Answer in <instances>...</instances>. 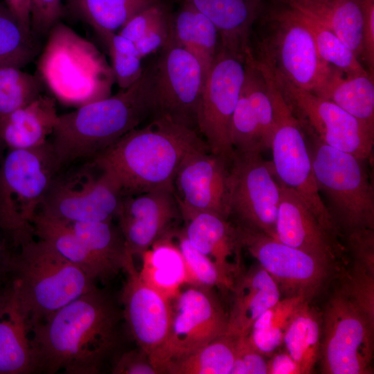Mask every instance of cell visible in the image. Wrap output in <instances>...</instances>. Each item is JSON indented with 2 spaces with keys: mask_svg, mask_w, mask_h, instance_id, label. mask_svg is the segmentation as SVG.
I'll return each mask as SVG.
<instances>
[{
  "mask_svg": "<svg viewBox=\"0 0 374 374\" xmlns=\"http://www.w3.org/2000/svg\"><path fill=\"white\" fill-rule=\"evenodd\" d=\"M122 310L96 285L30 332L34 373L96 374L119 344Z\"/></svg>",
  "mask_w": 374,
  "mask_h": 374,
  "instance_id": "6da1fadb",
  "label": "cell"
},
{
  "mask_svg": "<svg viewBox=\"0 0 374 374\" xmlns=\"http://www.w3.org/2000/svg\"><path fill=\"white\" fill-rule=\"evenodd\" d=\"M10 253L1 290V314L19 319L28 333L96 284L47 242L31 238Z\"/></svg>",
  "mask_w": 374,
  "mask_h": 374,
  "instance_id": "7a4b0ae2",
  "label": "cell"
},
{
  "mask_svg": "<svg viewBox=\"0 0 374 374\" xmlns=\"http://www.w3.org/2000/svg\"><path fill=\"white\" fill-rule=\"evenodd\" d=\"M154 87L153 61L129 87L59 115L49 141L61 167L93 159L153 116Z\"/></svg>",
  "mask_w": 374,
  "mask_h": 374,
  "instance_id": "3957f363",
  "label": "cell"
},
{
  "mask_svg": "<svg viewBox=\"0 0 374 374\" xmlns=\"http://www.w3.org/2000/svg\"><path fill=\"white\" fill-rule=\"evenodd\" d=\"M208 148L200 134L159 116L136 128L91 160L119 182L124 195L173 188L175 175L185 157ZM209 149V148H208Z\"/></svg>",
  "mask_w": 374,
  "mask_h": 374,
  "instance_id": "277c9868",
  "label": "cell"
},
{
  "mask_svg": "<svg viewBox=\"0 0 374 374\" xmlns=\"http://www.w3.org/2000/svg\"><path fill=\"white\" fill-rule=\"evenodd\" d=\"M37 69L55 100L75 109L111 96L115 82L103 54L61 21L48 32Z\"/></svg>",
  "mask_w": 374,
  "mask_h": 374,
  "instance_id": "5b68a950",
  "label": "cell"
},
{
  "mask_svg": "<svg viewBox=\"0 0 374 374\" xmlns=\"http://www.w3.org/2000/svg\"><path fill=\"white\" fill-rule=\"evenodd\" d=\"M264 13L256 51L249 53L296 87L316 93L321 87L330 64L320 57L312 33L300 11L283 0Z\"/></svg>",
  "mask_w": 374,
  "mask_h": 374,
  "instance_id": "8992f818",
  "label": "cell"
},
{
  "mask_svg": "<svg viewBox=\"0 0 374 374\" xmlns=\"http://www.w3.org/2000/svg\"><path fill=\"white\" fill-rule=\"evenodd\" d=\"M61 166L51 142L8 150L0 163V229L15 247L34 237L33 220Z\"/></svg>",
  "mask_w": 374,
  "mask_h": 374,
  "instance_id": "52a82bcc",
  "label": "cell"
},
{
  "mask_svg": "<svg viewBox=\"0 0 374 374\" xmlns=\"http://www.w3.org/2000/svg\"><path fill=\"white\" fill-rule=\"evenodd\" d=\"M258 67L265 76L274 109L270 149L275 175L279 183L300 197L322 226L339 239L341 233L321 199L316 181L305 132L268 69L264 65Z\"/></svg>",
  "mask_w": 374,
  "mask_h": 374,
  "instance_id": "ba28073f",
  "label": "cell"
},
{
  "mask_svg": "<svg viewBox=\"0 0 374 374\" xmlns=\"http://www.w3.org/2000/svg\"><path fill=\"white\" fill-rule=\"evenodd\" d=\"M312 137L309 148L316 181L340 231L374 229V191L367 161Z\"/></svg>",
  "mask_w": 374,
  "mask_h": 374,
  "instance_id": "9c48e42d",
  "label": "cell"
},
{
  "mask_svg": "<svg viewBox=\"0 0 374 374\" xmlns=\"http://www.w3.org/2000/svg\"><path fill=\"white\" fill-rule=\"evenodd\" d=\"M374 317L341 285L322 313L320 357L326 374L373 373Z\"/></svg>",
  "mask_w": 374,
  "mask_h": 374,
  "instance_id": "30bf717a",
  "label": "cell"
},
{
  "mask_svg": "<svg viewBox=\"0 0 374 374\" xmlns=\"http://www.w3.org/2000/svg\"><path fill=\"white\" fill-rule=\"evenodd\" d=\"M94 162V161H93ZM92 160L75 171L58 173L52 181L39 211L62 221H113L125 196L118 180Z\"/></svg>",
  "mask_w": 374,
  "mask_h": 374,
  "instance_id": "8fae6325",
  "label": "cell"
},
{
  "mask_svg": "<svg viewBox=\"0 0 374 374\" xmlns=\"http://www.w3.org/2000/svg\"><path fill=\"white\" fill-rule=\"evenodd\" d=\"M173 300L167 337L150 357L158 373L226 333L228 313L211 288L190 285Z\"/></svg>",
  "mask_w": 374,
  "mask_h": 374,
  "instance_id": "7c38bea8",
  "label": "cell"
},
{
  "mask_svg": "<svg viewBox=\"0 0 374 374\" xmlns=\"http://www.w3.org/2000/svg\"><path fill=\"white\" fill-rule=\"evenodd\" d=\"M268 70L305 131L330 147L363 160L370 159L374 130L334 103L300 89Z\"/></svg>",
  "mask_w": 374,
  "mask_h": 374,
  "instance_id": "4fadbf2b",
  "label": "cell"
},
{
  "mask_svg": "<svg viewBox=\"0 0 374 374\" xmlns=\"http://www.w3.org/2000/svg\"><path fill=\"white\" fill-rule=\"evenodd\" d=\"M236 226L242 248L269 273L285 297L301 296L310 302L338 271L335 262L285 244L262 232Z\"/></svg>",
  "mask_w": 374,
  "mask_h": 374,
  "instance_id": "5bb4252c",
  "label": "cell"
},
{
  "mask_svg": "<svg viewBox=\"0 0 374 374\" xmlns=\"http://www.w3.org/2000/svg\"><path fill=\"white\" fill-rule=\"evenodd\" d=\"M229 170V217L276 239L280 187L271 162L262 153L234 152Z\"/></svg>",
  "mask_w": 374,
  "mask_h": 374,
  "instance_id": "9a60e30c",
  "label": "cell"
},
{
  "mask_svg": "<svg viewBox=\"0 0 374 374\" xmlns=\"http://www.w3.org/2000/svg\"><path fill=\"white\" fill-rule=\"evenodd\" d=\"M159 51L154 60L152 117L165 118L199 133L198 116L206 81L202 66L195 57L170 35Z\"/></svg>",
  "mask_w": 374,
  "mask_h": 374,
  "instance_id": "2e32d148",
  "label": "cell"
},
{
  "mask_svg": "<svg viewBox=\"0 0 374 374\" xmlns=\"http://www.w3.org/2000/svg\"><path fill=\"white\" fill-rule=\"evenodd\" d=\"M245 75V57L219 46L205 81L198 116V131L211 153L231 162V119Z\"/></svg>",
  "mask_w": 374,
  "mask_h": 374,
  "instance_id": "e0dca14e",
  "label": "cell"
},
{
  "mask_svg": "<svg viewBox=\"0 0 374 374\" xmlns=\"http://www.w3.org/2000/svg\"><path fill=\"white\" fill-rule=\"evenodd\" d=\"M229 166L230 162L208 148L193 151L185 157L173 181L184 222L200 213L229 218Z\"/></svg>",
  "mask_w": 374,
  "mask_h": 374,
  "instance_id": "ac0fdd59",
  "label": "cell"
},
{
  "mask_svg": "<svg viewBox=\"0 0 374 374\" xmlns=\"http://www.w3.org/2000/svg\"><path fill=\"white\" fill-rule=\"evenodd\" d=\"M179 215L173 188L125 195L116 219L129 253L141 258L156 241L172 232L171 224Z\"/></svg>",
  "mask_w": 374,
  "mask_h": 374,
  "instance_id": "d6986e66",
  "label": "cell"
},
{
  "mask_svg": "<svg viewBox=\"0 0 374 374\" xmlns=\"http://www.w3.org/2000/svg\"><path fill=\"white\" fill-rule=\"evenodd\" d=\"M133 258L124 269L127 274L121 293L123 319L138 347L149 357L161 346L168 333L172 305L140 276Z\"/></svg>",
  "mask_w": 374,
  "mask_h": 374,
  "instance_id": "ffe728a7",
  "label": "cell"
},
{
  "mask_svg": "<svg viewBox=\"0 0 374 374\" xmlns=\"http://www.w3.org/2000/svg\"><path fill=\"white\" fill-rule=\"evenodd\" d=\"M274 128V109L266 80L258 73H249L231 119L230 140L234 152L262 153L270 149Z\"/></svg>",
  "mask_w": 374,
  "mask_h": 374,
  "instance_id": "44dd1931",
  "label": "cell"
},
{
  "mask_svg": "<svg viewBox=\"0 0 374 374\" xmlns=\"http://www.w3.org/2000/svg\"><path fill=\"white\" fill-rule=\"evenodd\" d=\"M280 198L276 239L292 247L337 264L344 247L326 231L300 197L279 183Z\"/></svg>",
  "mask_w": 374,
  "mask_h": 374,
  "instance_id": "7402d4cb",
  "label": "cell"
},
{
  "mask_svg": "<svg viewBox=\"0 0 374 374\" xmlns=\"http://www.w3.org/2000/svg\"><path fill=\"white\" fill-rule=\"evenodd\" d=\"M189 242L215 265L231 290L242 270V248L238 226L212 213H200L184 222L181 229Z\"/></svg>",
  "mask_w": 374,
  "mask_h": 374,
  "instance_id": "603a6c76",
  "label": "cell"
},
{
  "mask_svg": "<svg viewBox=\"0 0 374 374\" xmlns=\"http://www.w3.org/2000/svg\"><path fill=\"white\" fill-rule=\"evenodd\" d=\"M231 291L233 300L226 333L236 337L246 336L254 321L281 299L278 285L258 263L242 270Z\"/></svg>",
  "mask_w": 374,
  "mask_h": 374,
  "instance_id": "cb8c5ba5",
  "label": "cell"
},
{
  "mask_svg": "<svg viewBox=\"0 0 374 374\" xmlns=\"http://www.w3.org/2000/svg\"><path fill=\"white\" fill-rule=\"evenodd\" d=\"M58 116L55 98L42 93L30 103L0 116V139L8 150L40 146L48 141Z\"/></svg>",
  "mask_w": 374,
  "mask_h": 374,
  "instance_id": "d4e9b609",
  "label": "cell"
},
{
  "mask_svg": "<svg viewBox=\"0 0 374 374\" xmlns=\"http://www.w3.org/2000/svg\"><path fill=\"white\" fill-rule=\"evenodd\" d=\"M206 16L216 27L220 45L245 57L260 3L254 0H178Z\"/></svg>",
  "mask_w": 374,
  "mask_h": 374,
  "instance_id": "484cf974",
  "label": "cell"
},
{
  "mask_svg": "<svg viewBox=\"0 0 374 374\" xmlns=\"http://www.w3.org/2000/svg\"><path fill=\"white\" fill-rule=\"evenodd\" d=\"M33 229L34 236L50 244L95 283H107L116 276L88 249L66 222L37 212L33 220Z\"/></svg>",
  "mask_w": 374,
  "mask_h": 374,
  "instance_id": "4316f807",
  "label": "cell"
},
{
  "mask_svg": "<svg viewBox=\"0 0 374 374\" xmlns=\"http://www.w3.org/2000/svg\"><path fill=\"white\" fill-rule=\"evenodd\" d=\"M315 95L328 100L374 130V80L368 71L346 74L330 65Z\"/></svg>",
  "mask_w": 374,
  "mask_h": 374,
  "instance_id": "83f0119b",
  "label": "cell"
},
{
  "mask_svg": "<svg viewBox=\"0 0 374 374\" xmlns=\"http://www.w3.org/2000/svg\"><path fill=\"white\" fill-rule=\"evenodd\" d=\"M313 17L335 33L363 59V16L361 0H283Z\"/></svg>",
  "mask_w": 374,
  "mask_h": 374,
  "instance_id": "f1b7e54d",
  "label": "cell"
},
{
  "mask_svg": "<svg viewBox=\"0 0 374 374\" xmlns=\"http://www.w3.org/2000/svg\"><path fill=\"white\" fill-rule=\"evenodd\" d=\"M180 3L178 10L170 14V37L195 57L206 80L220 46L218 31L200 12Z\"/></svg>",
  "mask_w": 374,
  "mask_h": 374,
  "instance_id": "f546056e",
  "label": "cell"
},
{
  "mask_svg": "<svg viewBox=\"0 0 374 374\" xmlns=\"http://www.w3.org/2000/svg\"><path fill=\"white\" fill-rule=\"evenodd\" d=\"M172 232L156 241L142 256L141 278L168 300L173 299L187 284L183 256Z\"/></svg>",
  "mask_w": 374,
  "mask_h": 374,
  "instance_id": "4dcf8cb0",
  "label": "cell"
},
{
  "mask_svg": "<svg viewBox=\"0 0 374 374\" xmlns=\"http://www.w3.org/2000/svg\"><path fill=\"white\" fill-rule=\"evenodd\" d=\"M322 336V313L303 301L292 314L283 345L299 366L301 374L310 373L319 360Z\"/></svg>",
  "mask_w": 374,
  "mask_h": 374,
  "instance_id": "1f68e13d",
  "label": "cell"
},
{
  "mask_svg": "<svg viewBox=\"0 0 374 374\" xmlns=\"http://www.w3.org/2000/svg\"><path fill=\"white\" fill-rule=\"evenodd\" d=\"M68 12L89 25L101 40L117 33L131 18L161 0H63Z\"/></svg>",
  "mask_w": 374,
  "mask_h": 374,
  "instance_id": "d6a6232c",
  "label": "cell"
},
{
  "mask_svg": "<svg viewBox=\"0 0 374 374\" xmlns=\"http://www.w3.org/2000/svg\"><path fill=\"white\" fill-rule=\"evenodd\" d=\"M66 222L115 276L124 271L128 260L133 258L127 249L118 225L113 221Z\"/></svg>",
  "mask_w": 374,
  "mask_h": 374,
  "instance_id": "836d02e7",
  "label": "cell"
},
{
  "mask_svg": "<svg viewBox=\"0 0 374 374\" xmlns=\"http://www.w3.org/2000/svg\"><path fill=\"white\" fill-rule=\"evenodd\" d=\"M117 33L131 40L143 58L167 44L170 35V13L159 1L134 15Z\"/></svg>",
  "mask_w": 374,
  "mask_h": 374,
  "instance_id": "e575fe53",
  "label": "cell"
},
{
  "mask_svg": "<svg viewBox=\"0 0 374 374\" xmlns=\"http://www.w3.org/2000/svg\"><path fill=\"white\" fill-rule=\"evenodd\" d=\"M237 338L225 333L192 354L170 363L163 373L231 374Z\"/></svg>",
  "mask_w": 374,
  "mask_h": 374,
  "instance_id": "d590c367",
  "label": "cell"
},
{
  "mask_svg": "<svg viewBox=\"0 0 374 374\" xmlns=\"http://www.w3.org/2000/svg\"><path fill=\"white\" fill-rule=\"evenodd\" d=\"M305 301L307 300L301 296H285L265 310L246 335L254 348L267 357L276 352L283 345L292 314Z\"/></svg>",
  "mask_w": 374,
  "mask_h": 374,
  "instance_id": "8d00e7d4",
  "label": "cell"
},
{
  "mask_svg": "<svg viewBox=\"0 0 374 374\" xmlns=\"http://www.w3.org/2000/svg\"><path fill=\"white\" fill-rule=\"evenodd\" d=\"M6 316L0 317V374L34 373L28 333L19 319Z\"/></svg>",
  "mask_w": 374,
  "mask_h": 374,
  "instance_id": "74e56055",
  "label": "cell"
},
{
  "mask_svg": "<svg viewBox=\"0 0 374 374\" xmlns=\"http://www.w3.org/2000/svg\"><path fill=\"white\" fill-rule=\"evenodd\" d=\"M38 52L37 38L23 30L0 0V64L22 68L30 63Z\"/></svg>",
  "mask_w": 374,
  "mask_h": 374,
  "instance_id": "f35d334b",
  "label": "cell"
},
{
  "mask_svg": "<svg viewBox=\"0 0 374 374\" xmlns=\"http://www.w3.org/2000/svg\"><path fill=\"white\" fill-rule=\"evenodd\" d=\"M299 10L304 23L312 33L321 58L325 62L346 74L368 71L363 66L355 53L335 33L313 17Z\"/></svg>",
  "mask_w": 374,
  "mask_h": 374,
  "instance_id": "ab89813d",
  "label": "cell"
},
{
  "mask_svg": "<svg viewBox=\"0 0 374 374\" xmlns=\"http://www.w3.org/2000/svg\"><path fill=\"white\" fill-rule=\"evenodd\" d=\"M11 64H0V116L9 114L42 93L39 78Z\"/></svg>",
  "mask_w": 374,
  "mask_h": 374,
  "instance_id": "60d3db41",
  "label": "cell"
},
{
  "mask_svg": "<svg viewBox=\"0 0 374 374\" xmlns=\"http://www.w3.org/2000/svg\"><path fill=\"white\" fill-rule=\"evenodd\" d=\"M111 59V67L115 82L121 89H126L141 75L144 67L134 44L118 34L110 33L103 40Z\"/></svg>",
  "mask_w": 374,
  "mask_h": 374,
  "instance_id": "b9f144b4",
  "label": "cell"
},
{
  "mask_svg": "<svg viewBox=\"0 0 374 374\" xmlns=\"http://www.w3.org/2000/svg\"><path fill=\"white\" fill-rule=\"evenodd\" d=\"M175 235L183 256L187 271V284L211 288L217 287L222 290H230L218 269L206 255L194 247L181 230Z\"/></svg>",
  "mask_w": 374,
  "mask_h": 374,
  "instance_id": "7bdbcfd3",
  "label": "cell"
},
{
  "mask_svg": "<svg viewBox=\"0 0 374 374\" xmlns=\"http://www.w3.org/2000/svg\"><path fill=\"white\" fill-rule=\"evenodd\" d=\"M31 30L34 36L47 35L65 12L63 0H30Z\"/></svg>",
  "mask_w": 374,
  "mask_h": 374,
  "instance_id": "ee69618b",
  "label": "cell"
},
{
  "mask_svg": "<svg viewBox=\"0 0 374 374\" xmlns=\"http://www.w3.org/2000/svg\"><path fill=\"white\" fill-rule=\"evenodd\" d=\"M247 336L238 337L231 374H267V359Z\"/></svg>",
  "mask_w": 374,
  "mask_h": 374,
  "instance_id": "f6af8a7d",
  "label": "cell"
},
{
  "mask_svg": "<svg viewBox=\"0 0 374 374\" xmlns=\"http://www.w3.org/2000/svg\"><path fill=\"white\" fill-rule=\"evenodd\" d=\"M112 373L159 374L148 354L139 347L122 352L112 363Z\"/></svg>",
  "mask_w": 374,
  "mask_h": 374,
  "instance_id": "bcb514c9",
  "label": "cell"
},
{
  "mask_svg": "<svg viewBox=\"0 0 374 374\" xmlns=\"http://www.w3.org/2000/svg\"><path fill=\"white\" fill-rule=\"evenodd\" d=\"M363 16V60L374 74V0H361Z\"/></svg>",
  "mask_w": 374,
  "mask_h": 374,
  "instance_id": "7dc6e473",
  "label": "cell"
},
{
  "mask_svg": "<svg viewBox=\"0 0 374 374\" xmlns=\"http://www.w3.org/2000/svg\"><path fill=\"white\" fill-rule=\"evenodd\" d=\"M267 359V374H301L296 362L286 352H275Z\"/></svg>",
  "mask_w": 374,
  "mask_h": 374,
  "instance_id": "c3c4849f",
  "label": "cell"
},
{
  "mask_svg": "<svg viewBox=\"0 0 374 374\" xmlns=\"http://www.w3.org/2000/svg\"><path fill=\"white\" fill-rule=\"evenodd\" d=\"M3 1L23 30L28 35L34 36L31 30L30 0Z\"/></svg>",
  "mask_w": 374,
  "mask_h": 374,
  "instance_id": "681fc988",
  "label": "cell"
},
{
  "mask_svg": "<svg viewBox=\"0 0 374 374\" xmlns=\"http://www.w3.org/2000/svg\"><path fill=\"white\" fill-rule=\"evenodd\" d=\"M10 253L5 244L0 240V285L4 279L6 264Z\"/></svg>",
  "mask_w": 374,
  "mask_h": 374,
  "instance_id": "f907efd6",
  "label": "cell"
},
{
  "mask_svg": "<svg viewBox=\"0 0 374 374\" xmlns=\"http://www.w3.org/2000/svg\"><path fill=\"white\" fill-rule=\"evenodd\" d=\"M4 147L1 139H0V163L1 162V160L3 157V148Z\"/></svg>",
  "mask_w": 374,
  "mask_h": 374,
  "instance_id": "816d5d0a",
  "label": "cell"
},
{
  "mask_svg": "<svg viewBox=\"0 0 374 374\" xmlns=\"http://www.w3.org/2000/svg\"><path fill=\"white\" fill-rule=\"evenodd\" d=\"M256 1V2L259 3H261V2L263 1V0H254Z\"/></svg>",
  "mask_w": 374,
  "mask_h": 374,
  "instance_id": "f5cc1de1",
  "label": "cell"
},
{
  "mask_svg": "<svg viewBox=\"0 0 374 374\" xmlns=\"http://www.w3.org/2000/svg\"><path fill=\"white\" fill-rule=\"evenodd\" d=\"M0 287H1V285H0ZM0 291H1V288H0Z\"/></svg>",
  "mask_w": 374,
  "mask_h": 374,
  "instance_id": "db71d44e",
  "label": "cell"
}]
</instances>
